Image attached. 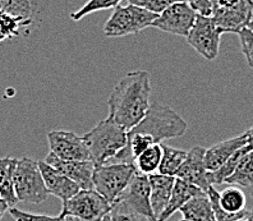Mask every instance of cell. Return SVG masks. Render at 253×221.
I'll return each instance as SVG.
<instances>
[{
	"label": "cell",
	"instance_id": "cell-30",
	"mask_svg": "<svg viewBox=\"0 0 253 221\" xmlns=\"http://www.w3.org/2000/svg\"><path fill=\"white\" fill-rule=\"evenodd\" d=\"M239 41H241L242 52H243L244 58L247 60L248 65L253 68V30L251 28H243L239 34Z\"/></svg>",
	"mask_w": 253,
	"mask_h": 221
},
{
	"label": "cell",
	"instance_id": "cell-19",
	"mask_svg": "<svg viewBox=\"0 0 253 221\" xmlns=\"http://www.w3.org/2000/svg\"><path fill=\"white\" fill-rule=\"evenodd\" d=\"M17 160L14 157L6 156L0 159V197L10 207L19 202L14 190V172H16Z\"/></svg>",
	"mask_w": 253,
	"mask_h": 221
},
{
	"label": "cell",
	"instance_id": "cell-40",
	"mask_svg": "<svg viewBox=\"0 0 253 221\" xmlns=\"http://www.w3.org/2000/svg\"><path fill=\"white\" fill-rule=\"evenodd\" d=\"M178 221H189V220H187V219H182V220H178Z\"/></svg>",
	"mask_w": 253,
	"mask_h": 221
},
{
	"label": "cell",
	"instance_id": "cell-32",
	"mask_svg": "<svg viewBox=\"0 0 253 221\" xmlns=\"http://www.w3.org/2000/svg\"><path fill=\"white\" fill-rule=\"evenodd\" d=\"M111 215L114 221H139L137 220L134 214H129V212H118V211H111Z\"/></svg>",
	"mask_w": 253,
	"mask_h": 221
},
{
	"label": "cell",
	"instance_id": "cell-38",
	"mask_svg": "<svg viewBox=\"0 0 253 221\" xmlns=\"http://www.w3.org/2000/svg\"><path fill=\"white\" fill-rule=\"evenodd\" d=\"M65 221H82V220L73 218V216H65Z\"/></svg>",
	"mask_w": 253,
	"mask_h": 221
},
{
	"label": "cell",
	"instance_id": "cell-35",
	"mask_svg": "<svg viewBox=\"0 0 253 221\" xmlns=\"http://www.w3.org/2000/svg\"><path fill=\"white\" fill-rule=\"evenodd\" d=\"M9 207L10 206L5 202V201L0 197V220L3 219V216L5 215L6 211H9Z\"/></svg>",
	"mask_w": 253,
	"mask_h": 221
},
{
	"label": "cell",
	"instance_id": "cell-23",
	"mask_svg": "<svg viewBox=\"0 0 253 221\" xmlns=\"http://www.w3.org/2000/svg\"><path fill=\"white\" fill-rule=\"evenodd\" d=\"M220 206L229 214H239L246 210V194L241 187L230 185L219 193Z\"/></svg>",
	"mask_w": 253,
	"mask_h": 221
},
{
	"label": "cell",
	"instance_id": "cell-9",
	"mask_svg": "<svg viewBox=\"0 0 253 221\" xmlns=\"http://www.w3.org/2000/svg\"><path fill=\"white\" fill-rule=\"evenodd\" d=\"M222 32L211 16L197 14L195 25L187 35V43L191 45L202 58L212 62L217 58L220 51V40Z\"/></svg>",
	"mask_w": 253,
	"mask_h": 221
},
{
	"label": "cell",
	"instance_id": "cell-34",
	"mask_svg": "<svg viewBox=\"0 0 253 221\" xmlns=\"http://www.w3.org/2000/svg\"><path fill=\"white\" fill-rule=\"evenodd\" d=\"M239 0H211L212 3V10L216 8H229L238 3Z\"/></svg>",
	"mask_w": 253,
	"mask_h": 221
},
{
	"label": "cell",
	"instance_id": "cell-15",
	"mask_svg": "<svg viewBox=\"0 0 253 221\" xmlns=\"http://www.w3.org/2000/svg\"><path fill=\"white\" fill-rule=\"evenodd\" d=\"M37 164H39L43 181H45V185H46L50 194L58 197L59 200L64 202L80 192V187L74 181H72L62 172H59L58 169L49 165L45 160L37 161Z\"/></svg>",
	"mask_w": 253,
	"mask_h": 221
},
{
	"label": "cell",
	"instance_id": "cell-18",
	"mask_svg": "<svg viewBox=\"0 0 253 221\" xmlns=\"http://www.w3.org/2000/svg\"><path fill=\"white\" fill-rule=\"evenodd\" d=\"M200 193H202V190H201L200 188L176 178L175 184H174L173 188V193L170 196V200L169 202H168L165 210H164V211L161 212V215L159 216L158 221L168 220V219L171 215H174L176 211H179L189 200H192L193 197H196Z\"/></svg>",
	"mask_w": 253,
	"mask_h": 221
},
{
	"label": "cell",
	"instance_id": "cell-4",
	"mask_svg": "<svg viewBox=\"0 0 253 221\" xmlns=\"http://www.w3.org/2000/svg\"><path fill=\"white\" fill-rule=\"evenodd\" d=\"M136 173L134 164L108 163L96 165L93 172V189L114 207Z\"/></svg>",
	"mask_w": 253,
	"mask_h": 221
},
{
	"label": "cell",
	"instance_id": "cell-31",
	"mask_svg": "<svg viewBox=\"0 0 253 221\" xmlns=\"http://www.w3.org/2000/svg\"><path fill=\"white\" fill-rule=\"evenodd\" d=\"M187 1L195 9L197 14L211 16V13H212V3H211V0H187Z\"/></svg>",
	"mask_w": 253,
	"mask_h": 221
},
{
	"label": "cell",
	"instance_id": "cell-17",
	"mask_svg": "<svg viewBox=\"0 0 253 221\" xmlns=\"http://www.w3.org/2000/svg\"><path fill=\"white\" fill-rule=\"evenodd\" d=\"M246 144V134L226 139L205 151V166L207 172H215L221 168L239 148Z\"/></svg>",
	"mask_w": 253,
	"mask_h": 221
},
{
	"label": "cell",
	"instance_id": "cell-39",
	"mask_svg": "<svg viewBox=\"0 0 253 221\" xmlns=\"http://www.w3.org/2000/svg\"><path fill=\"white\" fill-rule=\"evenodd\" d=\"M248 28L253 30V19H252V22H251V23H250V26H248Z\"/></svg>",
	"mask_w": 253,
	"mask_h": 221
},
{
	"label": "cell",
	"instance_id": "cell-21",
	"mask_svg": "<svg viewBox=\"0 0 253 221\" xmlns=\"http://www.w3.org/2000/svg\"><path fill=\"white\" fill-rule=\"evenodd\" d=\"M226 184L248 188L253 184V151L242 155L234 172L225 180Z\"/></svg>",
	"mask_w": 253,
	"mask_h": 221
},
{
	"label": "cell",
	"instance_id": "cell-11",
	"mask_svg": "<svg viewBox=\"0 0 253 221\" xmlns=\"http://www.w3.org/2000/svg\"><path fill=\"white\" fill-rule=\"evenodd\" d=\"M50 152L62 160H91L84 137L71 131H50L47 133ZM92 161V160H91Z\"/></svg>",
	"mask_w": 253,
	"mask_h": 221
},
{
	"label": "cell",
	"instance_id": "cell-8",
	"mask_svg": "<svg viewBox=\"0 0 253 221\" xmlns=\"http://www.w3.org/2000/svg\"><path fill=\"white\" fill-rule=\"evenodd\" d=\"M111 210L113 206L99 192L95 189H80L77 194L63 202L60 214L82 221H101Z\"/></svg>",
	"mask_w": 253,
	"mask_h": 221
},
{
	"label": "cell",
	"instance_id": "cell-37",
	"mask_svg": "<svg viewBox=\"0 0 253 221\" xmlns=\"http://www.w3.org/2000/svg\"><path fill=\"white\" fill-rule=\"evenodd\" d=\"M246 220H247V221H253V209L251 210L250 212H248V216H247V218H246Z\"/></svg>",
	"mask_w": 253,
	"mask_h": 221
},
{
	"label": "cell",
	"instance_id": "cell-10",
	"mask_svg": "<svg viewBox=\"0 0 253 221\" xmlns=\"http://www.w3.org/2000/svg\"><path fill=\"white\" fill-rule=\"evenodd\" d=\"M196 17L197 13L189 5L188 1H180L168 6L163 13H160L151 27L167 34L187 37L195 25Z\"/></svg>",
	"mask_w": 253,
	"mask_h": 221
},
{
	"label": "cell",
	"instance_id": "cell-12",
	"mask_svg": "<svg viewBox=\"0 0 253 221\" xmlns=\"http://www.w3.org/2000/svg\"><path fill=\"white\" fill-rule=\"evenodd\" d=\"M213 22L222 34H239L253 19V0H239L229 8H216L211 13Z\"/></svg>",
	"mask_w": 253,
	"mask_h": 221
},
{
	"label": "cell",
	"instance_id": "cell-3",
	"mask_svg": "<svg viewBox=\"0 0 253 221\" xmlns=\"http://www.w3.org/2000/svg\"><path fill=\"white\" fill-rule=\"evenodd\" d=\"M187 129L188 123L175 110L165 105L152 104L145 118L128 132L150 135L155 143H161L165 139L182 137Z\"/></svg>",
	"mask_w": 253,
	"mask_h": 221
},
{
	"label": "cell",
	"instance_id": "cell-20",
	"mask_svg": "<svg viewBox=\"0 0 253 221\" xmlns=\"http://www.w3.org/2000/svg\"><path fill=\"white\" fill-rule=\"evenodd\" d=\"M183 219L189 221H216L212 206L206 192L197 194L179 210Z\"/></svg>",
	"mask_w": 253,
	"mask_h": 221
},
{
	"label": "cell",
	"instance_id": "cell-24",
	"mask_svg": "<svg viewBox=\"0 0 253 221\" xmlns=\"http://www.w3.org/2000/svg\"><path fill=\"white\" fill-rule=\"evenodd\" d=\"M161 144H154L146 151H143L142 154L138 155L134 160V165L137 168V172L142 173L146 175H151L158 173L159 165H160L161 160Z\"/></svg>",
	"mask_w": 253,
	"mask_h": 221
},
{
	"label": "cell",
	"instance_id": "cell-22",
	"mask_svg": "<svg viewBox=\"0 0 253 221\" xmlns=\"http://www.w3.org/2000/svg\"><path fill=\"white\" fill-rule=\"evenodd\" d=\"M161 160L160 165H159L158 173L164 175H170V177H175L182 164L184 163L185 157H187V151L178 150L168 144H161Z\"/></svg>",
	"mask_w": 253,
	"mask_h": 221
},
{
	"label": "cell",
	"instance_id": "cell-13",
	"mask_svg": "<svg viewBox=\"0 0 253 221\" xmlns=\"http://www.w3.org/2000/svg\"><path fill=\"white\" fill-rule=\"evenodd\" d=\"M45 161L67 175L80 189H93V172L96 165L91 160H62L50 152Z\"/></svg>",
	"mask_w": 253,
	"mask_h": 221
},
{
	"label": "cell",
	"instance_id": "cell-5",
	"mask_svg": "<svg viewBox=\"0 0 253 221\" xmlns=\"http://www.w3.org/2000/svg\"><path fill=\"white\" fill-rule=\"evenodd\" d=\"M14 190L18 201L26 203H39L47 200L50 196L39 164L30 157L17 160L14 172Z\"/></svg>",
	"mask_w": 253,
	"mask_h": 221
},
{
	"label": "cell",
	"instance_id": "cell-28",
	"mask_svg": "<svg viewBox=\"0 0 253 221\" xmlns=\"http://www.w3.org/2000/svg\"><path fill=\"white\" fill-rule=\"evenodd\" d=\"M9 214L16 221H65V216L63 214H59L58 216L30 214V212L21 211L16 207H9Z\"/></svg>",
	"mask_w": 253,
	"mask_h": 221
},
{
	"label": "cell",
	"instance_id": "cell-36",
	"mask_svg": "<svg viewBox=\"0 0 253 221\" xmlns=\"http://www.w3.org/2000/svg\"><path fill=\"white\" fill-rule=\"evenodd\" d=\"M101 221H114V219H113V215H111V212H110V214H108V215L104 216Z\"/></svg>",
	"mask_w": 253,
	"mask_h": 221
},
{
	"label": "cell",
	"instance_id": "cell-29",
	"mask_svg": "<svg viewBox=\"0 0 253 221\" xmlns=\"http://www.w3.org/2000/svg\"><path fill=\"white\" fill-rule=\"evenodd\" d=\"M180 1H187V0H128L129 4L145 8V9L150 10L158 16L167 9L168 6L173 5L175 3H180Z\"/></svg>",
	"mask_w": 253,
	"mask_h": 221
},
{
	"label": "cell",
	"instance_id": "cell-2",
	"mask_svg": "<svg viewBox=\"0 0 253 221\" xmlns=\"http://www.w3.org/2000/svg\"><path fill=\"white\" fill-rule=\"evenodd\" d=\"M126 131L111 119L101 120L84 135L91 160L95 165H102L114 159L126 146Z\"/></svg>",
	"mask_w": 253,
	"mask_h": 221
},
{
	"label": "cell",
	"instance_id": "cell-25",
	"mask_svg": "<svg viewBox=\"0 0 253 221\" xmlns=\"http://www.w3.org/2000/svg\"><path fill=\"white\" fill-rule=\"evenodd\" d=\"M32 21H22L0 10V41L19 36L22 27L31 25Z\"/></svg>",
	"mask_w": 253,
	"mask_h": 221
},
{
	"label": "cell",
	"instance_id": "cell-27",
	"mask_svg": "<svg viewBox=\"0 0 253 221\" xmlns=\"http://www.w3.org/2000/svg\"><path fill=\"white\" fill-rule=\"evenodd\" d=\"M122 0H88L82 8L73 12L71 14L72 21L78 22L91 13L101 12V10L114 9L118 5H121Z\"/></svg>",
	"mask_w": 253,
	"mask_h": 221
},
{
	"label": "cell",
	"instance_id": "cell-6",
	"mask_svg": "<svg viewBox=\"0 0 253 221\" xmlns=\"http://www.w3.org/2000/svg\"><path fill=\"white\" fill-rule=\"evenodd\" d=\"M158 14L141 6L128 4L118 5L104 25V34L109 37H122L138 34L145 28L151 27Z\"/></svg>",
	"mask_w": 253,
	"mask_h": 221
},
{
	"label": "cell",
	"instance_id": "cell-26",
	"mask_svg": "<svg viewBox=\"0 0 253 221\" xmlns=\"http://www.w3.org/2000/svg\"><path fill=\"white\" fill-rule=\"evenodd\" d=\"M0 10L22 21H32L34 8L30 0H0Z\"/></svg>",
	"mask_w": 253,
	"mask_h": 221
},
{
	"label": "cell",
	"instance_id": "cell-7",
	"mask_svg": "<svg viewBox=\"0 0 253 221\" xmlns=\"http://www.w3.org/2000/svg\"><path fill=\"white\" fill-rule=\"evenodd\" d=\"M111 211L129 212L145 218L147 221H158L154 215L150 201V181L148 175L137 172L129 185L122 194L121 200Z\"/></svg>",
	"mask_w": 253,
	"mask_h": 221
},
{
	"label": "cell",
	"instance_id": "cell-33",
	"mask_svg": "<svg viewBox=\"0 0 253 221\" xmlns=\"http://www.w3.org/2000/svg\"><path fill=\"white\" fill-rule=\"evenodd\" d=\"M244 134H246V144L243 146V150L244 152H251L253 151V127L247 129Z\"/></svg>",
	"mask_w": 253,
	"mask_h": 221
},
{
	"label": "cell",
	"instance_id": "cell-16",
	"mask_svg": "<svg viewBox=\"0 0 253 221\" xmlns=\"http://www.w3.org/2000/svg\"><path fill=\"white\" fill-rule=\"evenodd\" d=\"M175 177L170 175H164L160 173L148 175V181H150V201H151V207L154 211V215L156 220L161 215V212L165 210L168 202L170 200V196L173 193V188L175 184Z\"/></svg>",
	"mask_w": 253,
	"mask_h": 221
},
{
	"label": "cell",
	"instance_id": "cell-41",
	"mask_svg": "<svg viewBox=\"0 0 253 221\" xmlns=\"http://www.w3.org/2000/svg\"><path fill=\"white\" fill-rule=\"evenodd\" d=\"M234 221H244V219H239V220H234Z\"/></svg>",
	"mask_w": 253,
	"mask_h": 221
},
{
	"label": "cell",
	"instance_id": "cell-1",
	"mask_svg": "<svg viewBox=\"0 0 253 221\" xmlns=\"http://www.w3.org/2000/svg\"><path fill=\"white\" fill-rule=\"evenodd\" d=\"M151 82L146 71H133L118 81L108 98V118L126 132L145 118L150 109Z\"/></svg>",
	"mask_w": 253,
	"mask_h": 221
},
{
	"label": "cell",
	"instance_id": "cell-14",
	"mask_svg": "<svg viewBox=\"0 0 253 221\" xmlns=\"http://www.w3.org/2000/svg\"><path fill=\"white\" fill-rule=\"evenodd\" d=\"M205 151H206L205 148L198 146L191 148L187 152L184 163L182 164L175 175V178L196 185L202 192H206L210 187L206 178L207 169L205 166Z\"/></svg>",
	"mask_w": 253,
	"mask_h": 221
}]
</instances>
